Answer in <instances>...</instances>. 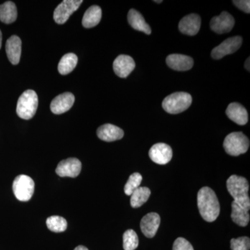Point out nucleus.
I'll use <instances>...</instances> for the list:
<instances>
[{
    "label": "nucleus",
    "instance_id": "nucleus-20",
    "mask_svg": "<svg viewBox=\"0 0 250 250\" xmlns=\"http://www.w3.org/2000/svg\"><path fill=\"white\" fill-rule=\"evenodd\" d=\"M127 18L130 25L136 30L143 31L147 35L152 33V29L149 24L146 22L142 14L139 11L133 9H130Z\"/></svg>",
    "mask_w": 250,
    "mask_h": 250
},
{
    "label": "nucleus",
    "instance_id": "nucleus-12",
    "mask_svg": "<svg viewBox=\"0 0 250 250\" xmlns=\"http://www.w3.org/2000/svg\"><path fill=\"white\" fill-rule=\"evenodd\" d=\"M75 96L71 93L61 94L52 100L50 109L54 114H62L72 108L75 103Z\"/></svg>",
    "mask_w": 250,
    "mask_h": 250
},
{
    "label": "nucleus",
    "instance_id": "nucleus-2",
    "mask_svg": "<svg viewBox=\"0 0 250 250\" xmlns=\"http://www.w3.org/2000/svg\"><path fill=\"white\" fill-rule=\"evenodd\" d=\"M227 188L230 195L234 199L233 201L243 209L249 211L250 200L248 180L245 177L233 174L227 181Z\"/></svg>",
    "mask_w": 250,
    "mask_h": 250
},
{
    "label": "nucleus",
    "instance_id": "nucleus-10",
    "mask_svg": "<svg viewBox=\"0 0 250 250\" xmlns=\"http://www.w3.org/2000/svg\"><path fill=\"white\" fill-rule=\"evenodd\" d=\"M235 20L231 14L224 11L220 16L212 18L210 22V29L218 34L229 33L233 29Z\"/></svg>",
    "mask_w": 250,
    "mask_h": 250
},
{
    "label": "nucleus",
    "instance_id": "nucleus-35",
    "mask_svg": "<svg viewBox=\"0 0 250 250\" xmlns=\"http://www.w3.org/2000/svg\"><path fill=\"white\" fill-rule=\"evenodd\" d=\"M154 2H156V3H161L162 2V1H154Z\"/></svg>",
    "mask_w": 250,
    "mask_h": 250
},
{
    "label": "nucleus",
    "instance_id": "nucleus-16",
    "mask_svg": "<svg viewBox=\"0 0 250 250\" xmlns=\"http://www.w3.org/2000/svg\"><path fill=\"white\" fill-rule=\"evenodd\" d=\"M161 218L156 213H149L145 215L141 222V231L147 238H153L160 225Z\"/></svg>",
    "mask_w": 250,
    "mask_h": 250
},
{
    "label": "nucleus",
    "instance_id": "nucleus-7",
    "mask_svg": "<svg viewBox=\"0 0 250 250\" xmlns=\"http://www.w3.org/2000/svg\"><path fill=\"white\" fill-rule=\"evenodd\" d=\"M242 42L243 39L241 36L229 38L227 40L223 41L220 45L214 47L211 52V57L213 59L219 60L225 56L234 53L241 47Z\"/></svg>",
    "mask_w": 250,
    "mask_h": 250
},
{
    "label": "nucleus",
    "instance_id": "nucleus-31",
    "mask_svg": "<svg viewBox=\"0 0 250 250\" xmlns=\"http://www.w3.org/2000/svg\"><path fill=\"white\" fill-rule=\"evenodd\" d=\"M233 4L236 5L238 9H241L243 12L250 14V1L249 0H237L233 1Z\"/></svg>",
    "mask_w": 250,
    "mask_h": 250
},
{
    "label": "nucleus",
    "instance_id": "nucleus-15",
    "mask_svg": "<svg viewBox=\"0 0 250 250\" xmlns=\"http://www.w3.org/2000/svg\"><path fill=\"white\" fill-rule=\"evenodd\" d=\"M166 63L172 70L177 71H187L193 66V59L183 54H170L166 58Z\"/></svg>",
    "mask_w": 250,
    "mask_h": 250
},
{
    "label": "nucleus",
    "instance_id": "nucleus-5",
    "mask_svg": "<svg viewBox=\"0 0 250 250\" xmlns=\"http://www.w3.org/2000/svg\"><path fill=\"white\" fill-rule=\"evenodd\" d=\"M223 147L225 152L229 155L239 156L248 152L250 140L243 133H231L225 138Z\"/></svg>",
    "mask_w": 250,
    "mask_h": 250
},
{
    "label": "nucleus",
    "instance_id": "nucleus-6",
    "mask_svg": "<svg viewBox=\"0 0 250 250\" xmlns=\"http://www.w3.org/2000/svg\"><path fill=\"white\" fill-rule=\"evenodd\" d=\"M35 184L30 177L24 174L18 176L13 184L15 196L20 201L27 202L31 200L34 192Z\"/></svg>",
    "mask_w": 250,
    "mask_h": 250
},
{
    "label": "nucleus",
    "instance_id": "nucleus-28",
    "mask_svg": "<svg viewBox=\"0 0 250 250\" xmlns=\"http://www.w3.org/2000/svg\"><path fill=\"white\" fill-rule=\"evenodd\" d=\"M143 177L139 172H135V173L131 174L125 186V192L126 195H130L135 190L140 187L141 182H142Z\"/></svg>",
    "mask_w": 250,
    "mask_h": 250
},
{
    "label": "nucleus",
    "instance_id": "nucleus-18",
    "mask_svg": "<svg viewBox=\"0 0 250 250\" xmlns=\"http://www.w3.org/2000/svg\"><path fill=\"white\" fill-rule=\"evenodd\" d=\"M6 52L8 59L13 65H17L21 60L22 41L17 36H12L6 43Z\"/></svg>",
    "mask_w": 250,
    "mask_h": 250
},
{
    "label": "nucleus",
    "instance_id": "nucleus-13",
    "mask_svg": "<svg viewBox=\"0 0 250 250\" xmlns=\"http://www.w3.org/2000/svg\"><path fill=\"white\" fill-rule=\"evenodd\" d=\"M201 27V18L199 15H188L181 20L179 23V29L182 34L188 36H195Z\"/></svg>",
    "mask_w": 250,
    "mask_h": 250
},
{
    "label": "nucleus",
    "instance_id": "nucleus-9",
    "mask_svg": "<svg viewBox=\"0 0 250 250\" xmlns=\"http://www.w3.org/2000/svg\"><path fill=\"white\" fill-rule=\"evenodd\" d=\"M149 156L153 162L159 165H166L172 159V149L165 143H156L149 149Z\"/></svg>",
    "mask_w": 250,
    "mask_h": 250
},
{
    "label": "nucleus",
    "instance_id": "nucleus-32",
    "mask_svg": "<svg viewBox=\"0 0 250 250\" xmlns=\"http://www.w3.org/2000/svg\"><path fill=\"white\" fill-rule=\"evenodd\" d=\"M245 67H246V70H248V72H250V57H248V59H247L246 64H245Z\"/></svg>",
    "mask_w": 250,
    "mask_h": 250
},
{
    "label": "nucleus",
    "instance_id": "nucleus-8",
    "mask_svg": "<svg viewBox=\"0 0 250 250\" xmlns=\"http://www.w3.org/2000/svg\"><path fill=\"white\" fill-rule=\"evenodd\" d=\"M82 0H64L56 8L54 19L57 24H64L70 16L80 7Z\"/></svg>",
    "mask_w": 250,
    "mask_h": 250
},
{
    "label": "nucleus",
    "instance_id": "nucleus-27",
    "mask_svg": "<svg viewBox=\"0 0 250 250\" xmlns=\"http://www.w3.org/2000/svg\"><path fill=\"white\" fill-rule=\"evenodd\" d=\"M139 246V237L134 230L128 229L123 234V248L125 250H135Z\"/></svg>",
    "mask_w": 250,
    "mask_h": 250
},
{
    "label": "nucleus",
    "instance_id": "nucleus-24",
    "mask_svg": "<svg viewBox=\"0 0 250 250\" xmlns=\"http://www.w3.org/2000/svg\"><path fill=\"white\" fill-rule=\"evenodd\" d=\"M231 208H232V211H231V217L233 223L240 227L247 226L249 223L250 218L248 210L242 208L234 201H233L231 204Z\"/></svg>",
    "mask_w": 250,
    "mask_h": 250
},
{
    "label": "nucleus",
    "instance_id": "nucleus-26",
    "mask_svg": "<svg viewBox=\"0 0 250 250\" xmlns=\"http://www.w3.org/2000/svg\"><path fill=\"white\" fill-rule=\"evenodd\" d=\"M47 226L50 231L59 233L65 231L67 227L66 220L58 215L49 217L47 219Z\"/></svg>",
    "mask_w": 250,
    "mask_h": 250
},
{
    "label": "nucleus",
    "instance_id": "nucleus-1",
    "mask_svg": "<svg viewBox=\"0 0 250 250\" xmlns=\"http://www.w3.org/2000/svg\"><path fill=\"white\" fill-rule=\"evenodd\" d=\"M197 207L202 218L208 223L214 222L220 212L216 194L208 187H203L197 194Z\"/></svg>",
    "mask_w": 250,
    "mask_h": 250
},
{
    "label": "nucleus",
    "instance_id": "nucleus-22",
    "mask_svg": "<svg viewBox=\"0 0 250 250\" xmlns=\"http://www.w3.org/2000/svg\"><path fill=\"white\" fill-rule=\"evenodd\" d=\"M18 11L16 4L8 1L0 5V21L5 24H11L17 19Z\"/></svg>",
    "mask_w": 250,
    "mask_h": 250
},
{
    "label": "nucleus",
    "instance_id": "nucleus-3",
    "mask_svg": "<svg viewBox=\"0 0 250 250\" xmlns=\"http://www.w3.org/2000/svg\"><path fill=\"white\" fill-rule=\"evenodd\" d=\"M192 101L190 94L185 92H177L166 97L163 101L162 106L170 114H178L190 107Z\"/></svg>",
    "mask_w": 250,
    "mask_h": 250
},
{
    "label": "nucleus",
    "instance_id": "nucleus-30",
    "mask_svg": "<svg viewBox=\"0 0 250 250\" xmlns=\"http://www.w3.org/2000/svg\"><path fill=\"white\" fill-rule=\"evenodd\" d=\"M172 250H194V249L192 245L187 239L180 237L177 238L174 242Z\"/></svg>",
    "mask_w": 250,
    "mask_h": 250
},
{
    "label": "nucleus",
    "instance_id": "nucleus-23",
    "mask_svg": "<svg viewBox=\"0 0 250 250\" xmlns=\"http://www.w3.org/2000/svg\"><path fill=\"white\" fill-rule=\"evenodd\" d=\"M78 58L76 54L68 53L65 54L61 59L58 65V70L61 75H65L70 73L76 67Z\"/></svg>",
    "mask_w": 250,
    "mask_h": 250
},
{
    "label": "nucleus",
    "instance_id": "nucleus-33",
    "mask_svg": "<svg viewBox=\"0 0 250 250\" xmlns=\"http://www.w3.org/2000/svg\"><path fill=\"white\" fill-rule=\"evenodd\" d=\"M74 250H88V248H85V247L83 246H80L78 247H77L76 248H75Z\"/></svg>",
    "mask_w": 250,
    "mask_h": 250
},
{
    "label": "nucleus",
    "instance_id": "nucleus-17",
    "mask_svg": "<svg viewBox=\"0 0 250 250\" xmlns=\"http://www.w3.org/2000/svg\"><path fill=\"white\" fill-rule=\"evenodd\" d=\"M97 135L102 141L113 142L123 139L124 131L118 126L111 124L102 125L97 130Z\"/></svg>",
    "mask_w": 250,
    "mask_h": 250
},
{
    "label": "nucleus",
    "instance_id": "nucleus-19",
    "mask_svg": "<svg viewBox=\"0 0 250 250\" xmlns=\"http://www.w3.org/2000/svg\"><path fill=\"white\" fill-rule=\"evenodd\" d=\"M226 114L231 121L238 125H245L248 122V113L246 108L241 104L233 103L229 105Z\"/></svg>",
    "mask_w": 250,
    "mask_h": 250
},
{
    "label": "nucleus",
    "instance_id": "nucleus-14",
    "mask_svg": "<svg viewBox=\"0 0 250 250\" xmlns=\"http://www.w3.org/2000/svg\"><path fill=\"white\" fill-rule=\"evenodd\" d=\"M113 67L116 75L121 78H125L134 70L136 63L134 59L129 56L122 54L115 59Z\"/></svg>",
    "mask_w": 250,
    "mask_h": 250
},
{
    "label": "nucleus",
    "instance_id": "nucleus-4",
    "mask_svg": "<svg viewBox=\"0 0 250 250\" xmlns=\"http://www.w3.org/2000/svg\"><path fill=\"white\" fill-rule=\"evenodd\" d=\"M39 105V98L34 90H27L18 99L17 108L18 116L24 120H29L36 114Z\"/></svg>",
    "mask_w": 250,
    "mask_h": 250
},
{
    "label": "nucleus",
    "instance_id": "nucleus-25",
    "mask_svg": "<svg viewBox=\"0 0 250 250\" xmlns=\"http://www.w3.org/2000/svg\"><path fill=\"white\" fill-rule=\"evenodd\" d=\"M151 195V190L147 187H139L131 195V207L139 208L147 201Z\"/></svg>",
    "mask_w": 250,
    "mask_h": 250
},
{
    "label": "nucleus",
    "instance_id": "nucleus-29",
    "mask_svg": "<svg viewBox=\"0 0 250 250\" xmlns=\"http://www.w3.org/2000/svg\"><path fill=\"white\" fill-rule=\"evenodd\" d=\"M250 240L248 237H240L231 240V250H250Z\"/></svg>",
    "mask_w": 250,
    "mask_h": 250
},
{
    "label": "nucleus",
    "instance_id": "nucleus-21",
    "mask_svg": "<svg viewBox=\"0 0 250 250\" xmlns=\"http://www.w3.org/2000/svg\"><path fill=\"white\" fill-rule=\"evenodd\" d=\"M102 9L100 6L94 5L85 11L82 19V24L85 28H92L98 25L101 21Z\"/></svg>",
    "mask_w": 250,
    "mask_h": 250
},
{
    "label": "nucleus",
    "instance_id": "nucleus-11",
    "mask_svg": "<svg viewBox=\"0 0 250 250\" xmlns=\"http://www.w3.org/2000/svg\"><path fill=\"white\" fill-rule=\"evenodd\" d=\"M82 170V163L76 158L62 161L57 166L56 172L62 177H77Z\"/></svg>",
    "mask_w": 250,
    "mask_h": 250
},
{
    "label": "nucleus",
    "instance_id": "nucleus-34",
    "mask_svg": "<svg viewBox=\"0 0 250 250\" xmlns=\"http://www.w3.org/2000/svg\"><path fill=\"white\" fill-rule=\"evenodd\" d=\"M1 41H2V34H1V31L0 30V49L1 47Z\"/></svg>",
    "mask_w": 250,
    "mask_h": 250
}]
</instances>
